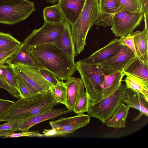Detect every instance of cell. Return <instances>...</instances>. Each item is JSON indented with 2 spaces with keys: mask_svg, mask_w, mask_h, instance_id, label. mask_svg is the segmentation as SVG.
<instances>
[{
  "mask_svg": "<svg viewBox=\"0 0 148 148\" xmlns=\"http://www.w3.org/2000/svg\"><path fill=\"white\" fill-rule=\"evenodd\" d=\"M30 52L40 68L50 71L59 80L67 79L77 71L74 60L53 43L33 46Z\"/></svg>",
  "mask_w": 148,
  "mask_h": 148,
  "instance_id": "1",
  "label": "cell"
},
{
  "mask_svg": "<svg viewBox=\"0 0 148 148\" xmlns=\"http://www.w3.org/2000/svg\"><path fill=\"white\" fill-rule=\"evenodd\" d=\"M57 104L50 91L29 98L20 97L1 114L0 122L26 119L53 108Z\"/></svg>",
  "mask_w": 148,
  "mask_h": 148,
  "instance_id": "2",
  "label": "cell"
},
{
  "mask_svg": "<svg viewBox=\"0 0 148 148\" xmlns=\"http://www.w3.org/2000/svg\"><path fill=\"white\" fill-rule=\"evenodd\" d=\"M100 12L99 0H86L79 16L71 25V35L77 55L84 50L88 32L97 21Z\"/></svg>",
  "mask_w": 148,
  "mask_h": 148,
  "instance_id": "3",
  "label": "cell"
},
{
  "mask_svg": "<svg viewBox=\"0 0 148 148\" xmlns=\"http://www.w3.org/2000/svg\"><path fill=\"white\" fill-rule=\"evenodd\" d=\"M75 64L90 101L94 103L101 99L106 75L99 69L96 64L86 63L81 60Z\"/></svg>",
  "mask_w": 148,
  "mask_h": 148,
  "instance_id": "4",
  "label": "cell"
},
{
  "mask_svg": "<svg viewBox=\"0 0 148 148\" xmlns=\"http://www.w3.org/2000/svg\"><path fill=\"white\" fill-rule=\"evenodd\" d=\"M127 89L126 84L121 83L119 88L108 97L94 103L90 101L87 112L90 116L98 119L105 124L111 118L116 109L124 103Z\"/></svg>",
  "mask_w": 148,
  "mask_h": 148,
  "instance_id": "5",
  "label": "cell"
},
{
  "mask_svg": "<svg viewBox=\"0 0 148 148\" xmlns=\"http://www.w3.org/2000/svg\"><path fill=\"white\" fill-rule=\"evenodd\" d=\"M36 10L34 2L28 0H0V23L14 25Z\"/></svg>",
  "mask_w": 148,
  "mask_h": 148,
  "instance_id": "6",
  "label": "cell"
},
{
  "mask_svg": "<svg viewBox=\"0 0 148 148\" xmlns=\"http://www.w3.org/2000/svg\"><path fill=\"white\" fill-rule=\"evenodd\" d=\"M143 18V12L120 10L114 15L111 30L116 37H122L132 33Z\"/></svg>",
  "mask_w": 148,
  "mask_h": 148,
  "instance_id": "7",
  "label": "cell"
},
{
  "mask_svg": "<svg viewBox=\"0 0 148 148\" xmlns=\"http://www.w3.org/2000/svg\"><path fill=\"white\" fill-rule=\"evenodd\" d=\"M64 21L59 23L45 22L43 26L34 30L23 42L32 47L34 46L53 43L63 31Z\"/></svg>",
  "mask_w": 148,
  "mask_h": 148,
  "instance_id": "8",
  "label": "cell"
},
{
  "mask_svg": "<svg viewBox=\"0 0 148 148\" xmlns=\"http://www.w3.org/2000/svg\"><path fill=\"white\" fill-rule=\"evenodd\" d=\"M136 57L134 52L125 45L112 57L96 64L105 75L117 71H123L126 66Z\"/></svg>",
  "mask_w": 148,
  "mask_h": 148,
  "instance_id": "9",
  "label": "cell"
},
{
  "mask_svg": "<svg viewBox=\"0 0 148 148\" xmlns=\"http://www.w3.org/2000/svg\"><path fill=\"white\" fill-rule=\"evenodd\" d=\"M8 65L11 66L16 74L37 90L40 93L49 91L50 86L52 84L44 78L39 69L18 64Z\"/></svg>",
  "mask_w": 148,
  "mask_h": 148,
  "instance_id": "10",
  "label": "cell"
},
{
  "mask_svg": "<svg viewBox=\"0 0 148 148\" xmlns=\"http://www.w3.org/2000/svg\"><path fill=\"white\" fill-rule=\"evenodd\" d=\"M90 116L84 114L70 117H62L51 121L49 123L52 129H55L59 135L72 134L76 130L86 126L90 122Z\"/></svg>",
  "mask_w": 148,
  "mask_h": 148,
  "instance_id": "11",
  "label": "cell"
},
{
  "mask_svg": "<svg viewBox=\"0 0 148 148\" xmlns=\"http://www.w3.org/2000/svg\"><path fill=\"white\" fill-rule=\"evenodd\" d=\"M64 83L66 91L64 105L67 109L72 110L84 92V86L81 79L78 77H71Z\"/></svg>",
  "mask_w": 148,
  "mask_h": 148,
  "instance_id": "12",
  "label": "cell"
},
{
  "mask_svg": "<svg viewBox=\"0 0 148 148\" xmlns=\"http://www.w3.org/2000/svg\"><path fill=\"white\" fill-rule=\"evenodd\" d=\"M123 46L119 38H115L103 47L95 51L88 58L80 60L86 63L98 64L113 56Z\"/></svg>",
  "mask_w": 148,
  "mask_h": 148,
  "instance_id": "13",
  "label": "cell"
},
{
  "mask_svg": "<svg viewBox=\"0 0 148 148\" xmlns=\"http://www.w3.org/2000/svg\"><path fill=\"white\" fill-rule=\"evenodd\" d=\"M124 102L130 108L139 111L138 115L133 119V121H138L143 115L148 116V101L141 94L130 88L127 89Z\"/></svg>",
  "mask_w": 148,
  "mask_h": 148,
  "instance_id": "14",
  "label": "cell"
},
{
  "mask_svg": "<svg viewBox=\"0 0 148 148\" xmlns=\"http://www.w3.org/2000/svg\"><path fill=\"white\" fill-rule=\"evenodd\" d=\"M72 110H65V108L55 109L53 108L40 112L29 117L23 122L18 131L23 132L28 131L33 126L42 122L53 119L62 115L72 112Z\"/></svg>",
  "mask_w": 148,
  "mask_h": 148,
  "instance_id": "15",
  "label": "cell"
},
{
  "mask_svg": "<svg viewBox=\"0 0 148 148\" xmlns=\"http://www.w3.org/2000/svg\"><path fill=\"white\" fill-rule=\"evenodd\" d=\"M86 0H59L58 3L64 20L71 25L74 24L79 16Z\"/></svg>",
  "mask_w": 148,
  "mask_h": 148,
  "instance_id": "16",
  "label": "cell"
},
{
  "mask_svg": "<svg viewBox=\"0 0 148 148\" xmlns=\"http://www.w3.org/2000/svg\"><path fill=\"white\" fill-rule=\"evenodd\" d=\"M64 23L65 27L63 31L53 43L65 52L70 58L74 60L77 55L73 42L70 24L65 20Z\"/></svg>",
  "mask_w": 148,
  "mask_h": 148,
  "instance_id": "17",
  "label": "cell"
},
{
  "mask_svg": "<svg viewBox=\"0 0 148 148\" xmlns=\"http://www.w3.org/2000/svg\"><path fill=\"white\" fill-rule=\"evenodd\" d=\"M31 48L22 42L18 51L9 59L7 64H18L31 68L40 69L31 55Z\"/></svg>",
  "mask_w": 148,
  "mask_h": 148,
  "instance_id": "18",
  "label": "cell"
},
{
  "mask_svg": "<svg viewBox=\"0 0 148 148\" xmlns=\"http://www.w3.org/2000/svg\"><path fill=\"white\" fill-rule=\"evenodd\" d=\"M148 29L145 28L142 31H136L134 37L136 57L147 65H148Z\"/></svg>",
  "mask_w": 148,
  "mask_h": 148,
  "instance_id": "19",
  "label": "cell"
},
{
  "mask_svg": "<svg viewBox=\"0 0 148 148\" xmlns=\"http://www.w3.org/2000/svg\"><path fill=\"white\" fill-rule=\"evenodd\" d=\"M124 75L123 71H117L105 76L102 86V99L108 97L119 88Z\"/></svg>",
  "mask_w": 148,
  "mask_h": 148,
  "instance_id": "20",
  "label": "cell"
},
{
  "mask_svg": "<svg viewBox=\"0 0 148 148\" xmlns=\"http://www.w3.org/2000/svg\"><path fill=\"white\" fill-rule=\"evenodd\" d=\"M123 71L148 83V65L136 57L128 64Z\"/></svg>",
  "mask_w": 148,
  "mask_h": 148,
  "instance_id": "21",
  "label": "cell"
},
{
  "mask_svg": "<svg viewBox=\"0 0 148 148\" xmlns=\"http://www.w3.org/2000/svg\"><path fill=\"white\" fill-rule=\"evenodd\" d=\"M130 108L124 103L120 105L115 110L111 118L105 124L108 127L116 128L125 127Z\"/></svg>",
  "mask_w": 148,
  "mask_h": 148,
  "instance_id": "22",
  "label": "cell"
},
{
  "mask_svg": "<svg viewBox=\"0 0 148 148\" xmlns=\"http://www.w3.org/2000/svg\"><path fill=\"white\" fill-rule=\"evenodd\" d=\"M124 73L126 76L125 81L127 89L130 88L141 94L148 101V83L130 74Z\"/></svg>",
  "mask_w": 148,
  "mask_h": 148,
  "instance_id": "23",
  "label": "cell"
},
{
  "mask_svg": "<svg viewBox=\"0 0 148 148\" xmlns=\"http://www.w3.org/2000/svg\"><path fill=\"white\" fill-rule=\"evenodd\" d=\"M45 22L52 23H62L64 19L62 11L57 4L47 7L43 10Z\"/></svg>",
  "mask_w": 148,
  "mask_h": 148,
  "instance_id": "24",
  "label": "cell"
},
{
  "mask_svg": "<svg viewBox=\"0 0 148 148\" xmlns=\"http://www.w3.org/2000/svg\"><path fill=\"white\" fill-rule=\"evenodd\" d=\"M16 82L21 98L26 99L34 97L40 93L18 75L16 74Z\"/></svg>",
  "mask_w": 148,
  "mask_h": 148,
  "instance_id": "25",
  "label": "cell"
},
{
  "mask_svg": "<svg viewBox=\"0 0 148 148\" xmlns=\"http://www.w3.org/2000/svg\"><path fill=\"white\" fill-rule=\"evenodd\" d=\"M21 44V42L11 35L0 32V52L13 49Z\"/></svg>",
  "mask_w": 148,
  "mask_h": 148,
  "instance_id": "26",
  "label": "cell"
},
{
  "mask_svg": "<svg viewBox=\"0 0 148 148\" xmlns=\"http://www.w3.org/2000/svg\"><path fill=\"white\" fill-rule=\"evenodd\" d=\"M49 90L57 103L64 104L66 99V88L63 80L60 81L56 85H51Z\"/></svg>",
  "mask_w": 148,
  "mask_h": 148,
  "instance_id": "27",
  "label": "cell"
},
{
  "mask_svg": "<svg viewBox=\"0 0 148 148\" xmlns=\"http://www.w3.org/2000/svg\"><path fill=\"white\" fill-rule=\"evenodd\" d=\"M0 76L10 86L18 91L16 74L10 66L7 64L0 67Z\"/></svg>",
  "mask_w": 148,
  "mask_h": 148,
  "instance_id": "28",
  "label": "cell"
},
{
  "mask_svg": "<svg viewBox=\"0 0 148 148\" xmlns=\"http://www.w3.org/2000/svg\"><path fill=\"white\" fill-rule=\"evenodd\" d=\"M25 120H15L0 125V136L6 138L14 132L18 131L22 123Z\"/></svg>",
  "mask_w": 148,
  "mask_h": 148,
  "instance_id": "29",
  "label": "cell"
},
{
  "mask_svg": "<svg viewBox=\"0 0 148 148\" xmlns=\"http://www.w3.org/2000/svg\"><path fill=\"white\" fill-rule=\"evenodd\" d=\"M100 11L114 14L121 10L119 0H99Z\"/></svg>",
  "mask_w": 148,
  "mask_h": 148,
  "instance_id": "30",
  "label": "cell"
},
{
  "mask_svg": "<svg viewBox=\"0 0 148 148\" xmlns=\"http://www.w3.org/2000/svg\"><path fill=\"white\" fill-rule=\"evenodd\" d=\"M121 10L133 12H143L140 0H119Z\"/></svg>",
  "mask_w": 148,
  "mask_h": 148,
  "instance_id": "31",
  "label": "cell"
},
{
  "mask_svg": "<svg viewBox=\"0 0 148 148\" xmlns=\"http://www.w3.org/2000/svg\"><path fill=\"white\" fill-rule=\"evenodd\" d=\"M90 101L87 94L84 92L78 102L73 109V111L77 114L87 112Z\"/></svg>",
  "mask_w": 148,
  "mask_h": 148,
  "instance_id": "32",
  "label": "cell"
},
{
  "mask_svg": "<svg viewBox=\"0 0 148 148\" xmlns=\"http://www.w3.org/2000/svg\"><path fill=\"white\" fill-rule=\"evenodd\" d=\"M114 15L100 11L95 25L97 26H102L103 27L111 26Z\"/></svg>",
  "mask_w": 148,
  "mask_h": 148,
  "instance_id": "33",
  "label": "cell"
},
{
  "mask_svg": "<svg viewBox=\"0 0 148 148\" xmlns=\"http://www.w3.org/2000/svg\"><path fill=\"white\" fill-rule=\"evenodd\" d=\"M136 32L120 37L121 43L123 45H125L132 50L136 55V51L135 48L134 37Z\"/></svg>",
  "mask_w": 148,
  "mask_h": 148,
  "instance_id": "34",
  "label": "cell"
},
{
  "mask_svg": "<svg viewBox=\"0 0 148 148\" xmlns=\"http://www.w3.org/2000/svg\"><path fill=\"white\" fill-rule=\"evenodd\" d=\"M20 46L10 50L0 52V67L7 64L9 59L18 51Z\"/></svg>",
  "mask_w": 148,
  "mask_h": 148,
  "instance_id": "35",
  "label": "cell"
},
{
  "mask_svg": "<svg viewBox=\"0 0 148 148\" xmlns=\"http://www.w3.org/2000/svg\"><path fill=\"white\" fill-rule=\"evenodd\" d=\"M39 70L44 78L52 85H56L59 82V80L50 71L42 68H40Z\"/></svg>",
  "mask_w": 148,
  "mask_h": 148,
  "instance_id": "36",
  "label": "cell"
},
{
  "mask_svg": "<svg viewBox=\"0 0 148 148\" xmlns=\"http://www.w3.org/2000/svg\"><path fill=\"white\" fill-rule=\"evenodd\" d=\"M0 88L7 90L14 97L18 99L21 97L19 92L10 86L0 76Z\"/></svg>",
  "mask_w": 148,
  "mask_h": 148,
  "instance_id": "37",
  "label": "cell"
},
{
  "mask_svg": "<svg viewBox=\"0 0 148 148\" xmlns=\"http://www.w3.org/2000/svg\"><path fill=\"white\" fill-rule=\"evenodd\" d=\"M43 136H44L43 134H41L38 132L26 131L21 132L19 133L14 132L7 136L6 138H16L24 136L41 137Z\"/></svg>",
  "mask_w": 148,
  "mask_h": 148,
  "instance_id": "38",
  "label": "cell"
},
{
  "mask_svg": "<svg viewBox=\"0 0 148 148\" xmlns=\"http://www.w3.org/2000/svg\"><path fill=\"white\" fill-rule=\"evenodd\" d=\"M13 101L0 99V120L1 114L14 103Z\"/></svg>",
  "mask_w": 148,
  "mask_h": 148,
  "instance_id": "39",
  "label": "cell"
},
{
  "mask_svg": "<svg viewBox=\"0 0 148 148\" xmlns=\"http://www.w3.org/2000/svg\"><path fill=\"white\" fill-rule=\"evenodd\" d=\"M44 136H52L59 135L58 131L55 129H44L43 131Z\"/></svg>",
  "mask_w": 148,
  "mask_h": 148,
  "instance_id": "40",
  "label": "cell"
},
{
  "mask_svg": "<svg viewBox=\"0 0 148 148\" xmlns=\"http://www.w3.org/2000/svg\"><path fill=\"white\" fill-rule=\"evenodd\" d=\"M142 11L145 13H148V0H140Z\"/></svg>",
  "mask_w": 148,
  "mask_h": 148,
  "instance_id": "41",
  "label": "cell"
},
{
  "mask_svg": "<svg viewBox=\"0 0 148 148\" xmlns=\"http://www.w3.org/2000/svg\"><path fill=\"white\" fill-rule=\"evenodd\" d=\"M47 2L51 3L53 5L58 2L59 0H45Z\"/></svg>",
  "mask_w": 148,
  "mask_h": 148,
  "instance_id": "42",
  "label": "cell"
},
{
  "mask_svg": "<svg viewBox=\"0 0 148 148\" xmlns=\"http://www.w3.org/2000/svg\"><path fill=\"white\" fill-rule=\"evenodd\" d=\"M1 88H0V89H1Z\"/></svg>",
  "mask_w": 148,
  "mask_h": 148,
  "instance_id": "43",
  "label": "cell"
}]
</instances>
